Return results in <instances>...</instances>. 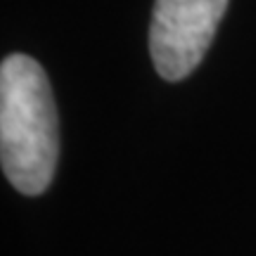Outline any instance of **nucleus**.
<instances>
[{
  "label": "nucleus",
  "instance_id": "nucleus-2",
  "mask_svg": "<svg viewBox=\"0 0 256 256\" xmlns=\"http://www.w3.org/2000/svg\"><path fill=\"white\" fill-rule=\"evenodd\" d=\"M228 0H156L150 26V55L166 81L190 76L216 36Z\"/></svg>",
  "mask_w": 256,
  "mask_h": 256
},
{
  "label": "nucleus",
  "instance_id": "nucleus-1",
  "mask_svg": "<svg viewBox=\"0 0 256 256\" xmlns=\"http://www.w3.org/2000/svg\"><path fill=\"white\" fill-rule=\"evenodd\" d=\"M0 159L22 194H40L55 178L60 121L43 66L28 55H10L0 66Z\"/></svg>",
  "mask_w": 256,
  "mask_h": 256
}]
</instances>
